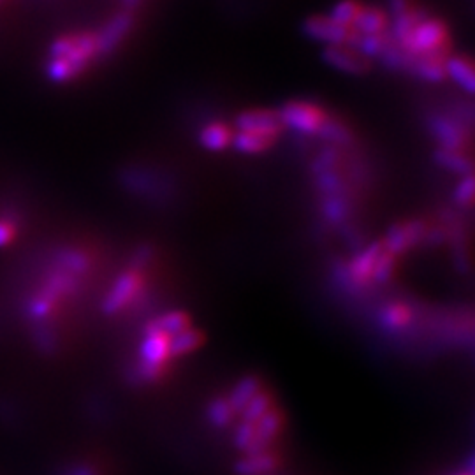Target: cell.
Listing matches in <instances>:
<instances>
[{
  "label": "cell",
  "instance_id": "obj_1",
  "mask_svg": "<svg viewBox=\"0 0 475 475\" xmlns=\"http://www.w3.org/2000/svg\"><path fill=\"white\" fill-rule=\"evenodd\" d=\"M447 43V27L440 20H422L402 45L409 55H437L444 52Z\"/></svg>",
  "mask_w": 475,
  "mask_h": 475
},
{
  "label": "cell",
  "instance_id": "obj_2",
  "mask_svg": "<svg viewBox=\"0 0 475 475\" xmlns=\"http://www.w3.org/2000/svg\"><path fill=\"white\" fill-rule=\"evenodd\" d=\"M278 116L282 125L293 127L294 131L303 134H316L327 120L322 107L305 101L287 103L278 111Z\"/></svg>",
  "mask_w": 475,
  "mask_h": 475
},
{
  "label": "cell",
  "instance_id": "obj_3",
  "mask_svg": "<svg viewBox=\"0 0 475 475\" xmlns=\"http://www.w3.org/2000/svg\"><path fill=\"white\" fill-rule=\"evenodd\" d=\"M143 358V375L147 378H154L160 373L162 365L171 358V336L158 329L157 326H150V331L141 347Z\"/></svg>",
  "mask_w": 475,
  "mask_h": 475
},
{
  "label": "cell",
  "instance_id": "obj_4",
  "mask_svg": "<svg viewBox=\"0 0 475 475\" xmlns=\"http://www.w3.org/2000/svg\"><path fill=\"white\" fill-rule=\"evenodd\" d=\"M305 32L317 41L327 43L331 47H347L349 43L356 45V34L351 27H344L331 18L314 16L305 23Z\"/></svg>",
  "mask_w": 475,
  "mask_h": 475
},
{
  "label": "cell",
  "instance_id": "obj_5",
  "mask_svg": "<svg viewBox=\"0 0 475 475\" xmlns=\"http://www.w3.org/2000/svg\"><path fill=\"white\" fill-rule=\"evenodd\" d=\"M236 125L243 132H258L278 138V132L282 129V122L278 116V111L271 109H250L243 111L236 118Z\"/></svg>",
  "mask_w": 475,
  "mask_h": 475
},
{
  "label": "cell",
  "instance_id": "obj_6",
  "mask_svg": "<svg viewBox=\"0 0 475 475\" xmlns=\"http://www.w3.org/2000/svg\"><path fill=\"white\" fill-rule=\"evenodd\" d=\"M424 234V224L422 222H407V224H396L394 227H391L386 242H384V249L386 252L398 256L402 252H405L407 249H411L414 243H418V240Z\"/></svg>",
  "mask_w": 475,
  "mask_h": 475
},
{
  "label": "cell",
  "instance_id": "obj_7",
  "mask_svg": "<svg viewBox=\"0 0 475 475\" xmlns=\"http://www.w3.org/2000/svg\"><path fill=\"white\" fill-rule=\"evenodd\" d=\"M140 289H141V275L136 269L127 271L125 275H122L118 278L111 294L107 296L105 303L106 310L116 312V310L123 309L136 296V293Z\"/></svg>",
  "mask_w": 475,
  "mask_h": 475
},
{
  "label": "cell",
  "instance_id": "obj_8",
  "mask_svg": "<svg viewBox=\"0 0 475 475\" xmlns=\"http://www.w3.org/2000/svg\"><path fill=\"white\" fill-rule=\"evenodd\" d=\"M324 58L336 69H342L351 74H363L369 71V67L365 55L349 50L347 47H329L324 52Z\"/></svg>",
  "mask_w": 475,
  "mask_h": 475
},
{
  "label": "cell",
  "instance_id": "obj_9",
  "mask_svg": "<svg viewBox=\"0 0 475 475\" xmlns=\"http://www.w3.org/2000/svg\"><path fill=\"white\" fill-rule=\"evenodd\" d=\"M131 25H132L131 13H120V14H116L111 20V23L106 27L105 32L101 34V38L98 39L101 52H107V50L115 48L118 45V41L127 34V30L131 29Z\"/></svg>",
  "mask_w": 475,
  "mask_h": 475
},
{
  "label": "cell",
  "instance_id": "obj_10",
  "mask_svg": "<svg viewBox=\"0 0 475 475\" xmlns=\"http://www.w3.org/2000/svg\"><path fill=\"white\" fill-rule=\"evenodd\" d=\"M201 145L210 152H222L233 143V132L224 123H208L199 134Z\"/></svg>",
  "mask_w": 475,
  "mask_h": 475
},
{
  "label": "cell",
  "instance_id": "obj_11",
  "mask_svg": "<svg viewBox=\"0 0 475 475\" xmlns=\"http://www.w3.org/2000/svg\"><path fill=\"white\" fill-rule=\"evenodd\" d=\"M276 138L258 134V132H243L240 131L236 136H233V145L242 154H263L266 152Z\"/></svg>",
  "mask_w": 475,
  "mask_h": 475
},
{
  "label": "cell",
  "instance_id": "obj_12",
  "mask_svg": "<svg viewBox=\"0 0 475 475\" xmlns=\"http://www.w3.org/2000/svg\"><path fill=\"white\" fill-rule=\"evenodd\" d=\"M431 129L435 132V136L438 138V141L444 145L445 150H453L456 152L463 141L462 138V132L458 129L456 123H453L451 120L447 118H442V116H437L433 122H431Z\"/></svg>",
  "mask_w": 475,
  "mask_h": 475
},
{
  "label": "cell",
  "instance_id": "obj_13",
  "mask_svg": "<svg viewBox=\"0 0 475 475\" xmlns=\"http://www.w3.org/2000/svg\"><path fill=\"white\" fill-rule=\"evenodd\" d=\"M354 25L365 36H377V34H382L386 30L387 18L380 9L363 7Z\"/></svg>",
  "mask_w": 475,
  "mask_h": 475
},
{
  "label": "cell",
  "instance_id": "obj_14",
  "mask_svg": "<svg viewBox=\"0 0 475 475\" xmlns=\"http://www.w3.org/2000/svg\"><path fill=\"white\" fill-rule=\"evenodd\" d=\"M384 252V245L382 243H373L369 245L367 250H363L352 263V267H351V273L356 280H365L369 278V275L373 273V267L375 264L378 261L380 254Z\"/></svg>",
  "mask_w": 475,
  "mask_h": 475
},
{
  "label": "cell",
  "instance_id": "obj_15",
  "mask_svg": "<svg viewBox=\"0 0 475 475\" xmlns=\"http://www.w3.org/2000/svg\"><path fill=\"white\" fill-rule=\"evenodd\" d=\"M445 72L469 94L474 92V69L463 58H451L445 62Z\"/></svg>",
  "mask_w": 475,
  "mask_h": 475
},
{
  "label": "cell",
  "instance_id": "obj_16",
  "mask_svg": "<svg viewBox=\"0 0 475 475\" xmlns=\"http://www.w3.org/2000/svg\"><path fill=\"white\" fill-rule=\"evenodd\" d=\"M416 72L421 76L422 80L428 81H440L447 76L445 72V64L440 60L438 53L437 55H428L416 64Z\"/></svg>",
  "mask_w": 475,
  "mask_h": 475
},
{
  "label": "cell",
  "instance_id": "obj_17",
  "mask_svg": "<svg viewBox=\"0 0 475 475\" xmlns=\"http://www.w3.org/2000/svg\"><path fill=\"white\" fill-rule=\"evenodd\" d=\"M361 9H363V5L360 2H356V0H342V2H338L335 5V9H333L329 18L333 21L344 25V27H352L356 23Z\"/></svg>",
  "mask_w": 475,
  "mask_h": 475
},
{
  "label": "cell",
  "instance_id": "obj_18",
  "mask_svg": "<svg viewBox=\"0 0 475 475\" xmlns=\"http://www.w3.org/2000/svg\"><path fill=\"white\" fill-rule=\"evenodd\" d=\"M201 342L199 333L192 329H185L174 336H171V356H182L194 351Z\"/></svg>",
  "mask_w": 475,
  "mask_h": 475
},
{
  "label": "cell",
  "instance_id": "obj_19",
  "mask_svg": "<svg viewBox=\"0 0 475 475\" xmlns=\"http://www.w3.org/2000/svg\"><path fill=\"white\" fill-rule=\"evenodd\" d=\"M258 393H259V384H258V380H254V378H245V380L240 382V386H238L236 391L233 393L229 405L233 407V411H236V409H245L247 403H249Z\"/></svg>",
  "mask_w": 475,
  "mask_h": 475
},
{
  "label": "cell",
  "instance_id": "obj_20",
  "mask_svg": "<svg viewBox=\"0 0 475 475\" xmlns=\"http://www.w3.org/2000/svg\"><path fill=\"white\" fill-rule=\"evenodd\" d=\"M156 326L164 333H167L169 336H174V335L189 329V317L182 314V312H171V314L158 318Z\"/></svg>",
  "mask_w": 475,
  "mask_h": 475
},
{
  "label": "cell",
  "instance_id": "obj_21",
  "mask_svg": "<svg viewBox=\"0 0 475 475\" xmlns=\"http://www.w3.org/2000/svg\"><path fill=\"white\" fill-rule=\"evenodd\" d=\"M318 134L324 138V140H329V141H335L338 145H349L351 143V132L345 125L338 123V122H331V120H326L324 125L320 127Z\"/></svg>",
  "mask_w": 475,
  "mask_h": 475
},
{
  "label": "cell",
  "instance_id": "obj_22",
  "mask_svg": "<svg viewBox=\"0 0 475 475\" xmlns=\"http://www.w3.org/2000/svg\"><path fill=\"white\" fill-rule=\"evenodd\" d=\"M245 411V418L247 421H259L264 414L269 411V398L264 396L261 393H258L243 409Z\"/></svg>",
  "mask_w": 475,
  "mask_h": 475
},
{
  "label": "cell",
  "instance_id": "obj_23",
  "mask_svg": "<svg viewBox=\"0 0 475 475\" xmlns=\"http://www.w3.org/2000/svg\"><path fill=\"white\" fill-rule=\"evenodd\" d=\"M437 160H438L442 165H445V167H449V169H453V171H456V173H469V171H471V164H469V160H465V158L462 157L460 154H456V152H453V150H442V152L437 156Z\"/></svg>",
  "mask_w": 475,
  "mask_h": 475
},
{
  "label": "cell",
  "instance_id": "obj_24",
  "mask_svg": "<svg viewBox=\"0 0 475 475\" xmlns=\"http://www.w3.org/2000/svg\"><path fill=\"white\" fill-rule=\"evenodd\" d=\"M394 258L396 256H393V254H389L386 250L380 254L378 261H377L375 267H373V273H371L377 282H386V280L391 278L393 269H394Z\"/></svg>",
  "mask_w": 475,
  "mask_h": 475
},
{
  "label": "cell",
  "instance_id": "obj_25",
  "mask_svg": "<svg viewBox=\"0 0 475 475\" xmlns=\"http://www.w3.org/2000/svg\"><path fill=\"white\" fill-rule=\"evenodd\" d=\"M384 320L391 327H402L411 320V312L405 305H389L384 312Z\"/></svg>",
  "mask_w": 475,
  "mask_h": 475
},
{
  "label": "cell",
  "instance_id": "obj_26",
  "mask_svg": "<svg viewBox=\"0 0 475 475\" xmlns=\"http://www.w3.org/2000/svg\"><path fill=\"white\" fill-rule=\"evenodd\" d=\"M358 47L361 50V55H382V52L387 48V41L382 34L377 36H365L358 41Z\"/></svg>",
  "mask_w": 475,
  "mask_h": 475
},
{
  "label": "cell",
  "instance_id": "obj_27",
  "mask_svg": "<svg viewBox=\"0 0 475 475\" xmlns=\"http://www.w3.org/2000/svg\"><path fill=\"white\" fill-rule=\"evenodd\" d=\"M233 407L225 402H216L210 407L211 421L215 422L216 426H225L227 422L231 421L233 416Z\"/></svg>",
  "mask_w": 475,
  "mask_h": 475
},
{
  "label": "cell",
  "instance_id": "obj_28",
  "mask_svg": "<svg viewBox=\"0 0 475 475\" xmlns=\"http://www.w3.org/2000/svg\"><path fill=\"white\" fill-rule=\"evenodd\" d=\"M273 467V460L271 458H254V460H250V462H245L242 467H240V471L243 472V474H261V472H266V471H269Z\"/></svg>",
  "mask_w": 475,
  "mask_h": 475
},
{
  "label": "cell",
  "instance_id": "obj_29",
  "mask_svg": "<svg viewBox=\"0 0 475 475\" xmlns=\"http://www.w3.org/2000/svg\"><path fill=\"white\" fill-rule=\"evenodd\" d=\"M472 198H474V178L469 174V176H465V180L458 185V189H456V199H458L462 205H471V203H472Z\"/></svg>",
  "mask_w": 475,
  "mask_h": 475
},
{
  "label": "cell",
  "instance_id": "obj_30",
  "mask_svg": "<svg viewBox=\"0 0 475 475\" xmlns=\"http://www.w3.org/2000/svg\"><path fill=\"white\" fill-rule=\"evenodd\" d=\"M326 213H327V216L331 218V220H340L342 216H344V205L338 201V199H327L326 201Z\"/></svg>",
  "mask_w": 475,
  "mask_h": 475
},
{
  "label": "cell",
  "instance_id": "obj_31",
  "mask_svg": "<svg viewBox=\"0 0 475 475\" xmlns=\"http://www.w3.org/2000/svg\"><path fill=\"white\" fill-rule=\"evenodd\" d=\"M389 5H391V11H393L396 16L411 9V2H409V0H389Z\"/></svg>",
  "mask_w": 475,
  "mask_h": 475
},
{
  "label": "cell",
  "instance_id": "obj_32",
  "mask_svg": "<svg viewBox=\"0 0 475 475\" xmlns=\"http://www.w3.org/2000/svg\"><path fill=\"white\" fill-rule=\"evenodd\" d=\"M123 2H125L129 7H136V5H138L141 0H123Z\"/></svg>",
  "mask_w": 475,
  "mask_h": 475
}]
</instances>
